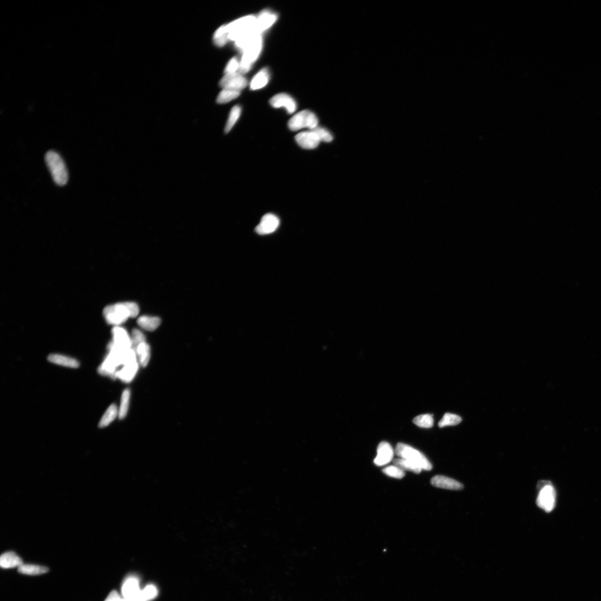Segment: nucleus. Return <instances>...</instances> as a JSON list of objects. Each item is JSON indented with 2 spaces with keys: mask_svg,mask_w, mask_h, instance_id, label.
Segmentation results:
<instances>
[{
  "mask_svg": "<svg viewBox=\"0 0 601 601\" xmlns=\"http://www.w3.org/2000/svg\"><path fill=\"white\" fill-rule=\"evenodd\" d=\"M136 352L139 364L143 367H147L150 357V350L149 345L146 342L139 345L134 350Z\"/></svg>",
  "mask_w": 601,
  "mask_h": 601,
  "instance_id": "4be33fe9",
  "label": "nucleus"
},
{
  "mask_svg": "<svg viewBox=\"0 0 601 601\" xmlns=\"http://www.w3.org/2000/svg\"><path fill=\"white\" fill-rule=\"evenodd\" d=\"M393 463H394L395 465L399 467L404 471L408 470L412 471V472L415 473L419 474L422 470L419 465L410 461L408 459L398 458L393 460Z\"/></svg>",
  "mask_w": 601,
  "mask_h": 601,
  "instance_id": "b1692460",
  "label": "nucleus"
},
{
  "mask_svg": "<svg viewBox=\"0 0 601 601\" xmlns=\"http://www.w3.org/2000/svg\"><path fill=\"white\" fill-rule=\"evenodd\" d=\"M395 453L398 458L408 459L417 464L422 470L429 471L432 468L429 460L423 453L406 444L398 443Z\"/></svg>",
  "mask_w": 601,
  "mask_h": 601,
  "instance_id": "39448f33",
  "label": "nucleus"
},
{
  "mask_svg": "<svg viewBox=\"0 0 601 601\" xmlns=\"http://www.w3.org/2000/svg\"><path fill=\"white\" fill-rule=\"evenodd\" d=\"M431 484L435 487L449 490H461L464 488L462 483L443 475H436L431 479Z\"/></svg>",
  "mask_w": 601,
  "mask_h": 601,
  "instance_id": "dca6fc26",
  "label": "nucleus"
},
{
  "mask_svg": "<svg viewBox=\"0 0 601 601\" xmlns=\"http://www.w3.org/2000/svg\"><path fill=\"white\" fill-rule=\"evenodd\" d=\"M383 471L386 475L396 479H402L406 475L405 471L395 465L385 467Z\"/></svg>",
  "mask_w": 601,
  "mask_h": 601,
  "instance_id": "2f4dec72",
  "label": "nucleus"
},
{
  "mask_svg": "<svg viewBox=\"0 0 601 601\" xmlns=\"http://www.w3.org/2000/svg\"><path fill=\"white\" fill-rule=\"evenodd\" d=\"M50 362L70 368H77L79 363L75 359L60 354H52L48 357Z\"/></svg>",
  "mask_w": 601,
  "mask_h": 601,
  "instance_id": "aec40b11",
  "label": "nucleus"
},
{
  "mask_svg": "<svg viewBox=\"0 0 601 601\" xmlns=\"http://www.w3.org/2000/svg\"><path fill=\"white\" fill-rule=\"evenodd\" d=\"M132 349L134 350L140 344L145 342V338L142 331L138 329H134L131 336Z\"/></svg>",
  "mask_w": 601,
  "mask_h": 601,
  "instance_id": "f704fd0d",
  "label": "nucleus"
},
{
  "mask_svg": "<svg viewBox=\"0 0 601 601\" xmlns=\"http://www.w3.org/2000/svg\"><path fill=\"white\" fill-rule=\"evenodd\" d=\"M413 422L420 428H430L433 426L434 419L430 414H423L415 417Z\"/></svg>",
  "mask_w": 601,
  "mask_h": 601,
  "instance_id": "c756f323",
  "label": "nucleus"
},
{
  "mask_svg": "<svg viewBox=\"0 0 601 601\" xmlns=\"http://www.w3.org/2000/svg\"><path fill=\"white\" fill-rule=\"evenodd\" d=\"M269 72L267 68H263L253 77L250 84L251 89L258 90L265 87L269 81Z\"/></svg>",
  "mask_w": 601,
  "mask_h": 601,
  "instance_id": "6ab92c4d",
  "label": "nucleus"
},
{
  "mask_svg": "<svg viewBox=\"0 0 601 601\" xmlns=\"http://www.w3.org/2000/svg\"><path fill=\"white\" fill-rule=\"evenodd\" d=\"M119 414V411L115 405H111L109 408L106 410L103 417L101 419L99 422L100 428H104V427L109 425L112 421H113Z\"/></svg>",
  "mask_w": 601,
  "mask_h": 601,
  "instance_id": "393cba45",
  "label": "nucleus"
},
{
  "mask_svg": "<svg viewBox=\"0 0 601 601\" xmlns=\"http://www.w3.org/2000/svg\"><path fill=\"white\" fill-rule=\"evenodd\" d=\"M240 92L232 91V90L223 89L217 98V102L219 104L227 103L237 98L240 95Z\"/></svg>",
  "mask_w": 601,
  "mask_h": 601,
  "instance_id": "bb28decb",
  "label": "nucleus"
},
{
  "mask_svg": "<svg viewBox=\"0 0 601 601\" xmlns=\"http://www.w3.org/2000/svg\"><path fill=\"white\" fill-rule=\"evenodd\" d=\"M139 583L134 578H129L124 583L122 587V594L125 599H133L140 597Z\"/></svg>",
  "mask_w": 601,
  "mask_h": 601,
  "instance_id": "f3484780",
  "label": "nucleus"
},
{
  "mask_svg": "<svg viewBox=\"0 0 601 601\" xmlns=\"http://www.w3.org/2000/svg\"><path fill=\"white\" fill-rule=\"evenodd\" d=\"M120 595L116 591H111L105 601H122Z\"/></svg>",
  "mask_w": 601,
  "mask_h": 601,
  "instance_id": "e433bc0d",
  "label": "nucleus"
},
{
  "mask_svg": "<svg viewBox=\"0 0 601 601\" xmlns=\"http://www.w3.org/2000/svg\"><path fill=\"white\" fill-rule=\"evenodd\" d=\"M269 103L275 108H286L289 114L294 113L297 109L295 100L287 94L282 93L274 95L269 100Z\"/></svg>",
  "mask_w": 601,
  "mask_h": 601,
  "instance_id": "f8f14e48",
  "label": "nucleus"
},
{
  "mask_svg": "<svg viewBox=\"0 0 601 601\" xmlns=\"http://www.w3.org/2000/svg\"><path fill=\"white\" fill-rule=\"evenodd\" d=\"M240 66V62H239L237 58H233L228 62L226 66L224 72L226 74L228 73H234L238 71Z\"/></svg>",
  "mask_w": 601,
  "mask_h": 601,
  "instance_id": "c9c22d12",
  "label": "nucleus"
},
{
  "mask_svg": "<svg viewBox=\"0 0 601 601\" xmlns=\"http://www.w3.org/2000/svg\"><path fill=\"white\" fill-rule=\"evenodd\" d=\"M139 312L137 303L132 302L117 303L108 306L104 309V316L106 321L111 325L118 327L130 317H136Z\"/></svg>",
  "mask_w": 601,
  "mask_h": 601,
  "instance_id": "f257e3e1",
  "label": "nucleus"
},
{
  "mask_svg": "<svg viewBox=\"0 0 601 601\" xmlns=\"http://www.w3.org/2000/svg\"><path fill=\"white\" fill-rule=\"evenodd\" d=\"M256 18V29L262 34L263 31L269 29L276 21L277 16L271 11L265 10L262 11Z\"/></svg>",
  "mask_w": 601,
  "mask_h": 601,
  "instance_id": "2eb2a0df",
  "label": "nucleus"
},
{
  "mask_svg": "<svg viewBox=\"0 0 601 601\" xmlns=\"http://www.w3.org/2000/svg\"><path fill=\"white\" fill-rule=\"evenodd\" d=\"M462 421L461 417L456 414L446 413L439 421L438 425L440 428L447 426H454L459 424Z\"/></svg>",
  "mask_w": 601,
  "mask_h": 601,
  "instance_id": "7c9ffc66",
  "label": "nucleus"
},
{
  "mask_svg": "<svg viewBox=\"0 0 601 601\" xmlns=\"http://www.w3.org/2000/svg\"><path fill=\"white\" fill-rule=\"evenodd\" d=\"M246 78L238 72L228 73L224 75L220 82V86L225 89L241 92L247 86Z\"/></svg>",
  "mask_w": 601,
  "mask_h": 601,
  "instance_id": "6e6552de",
  "label": "nucleus"
},
{
  "mask_svg": "<svg viewBox=\"0 0 601 601\" xmlns=\"http://www.w3.org/2000/svg\"><path fill=\"white\" fill-rule=\"evenodd\" d=\"M161 321L159 317L142 316L138 319L139 327L145 330L152 331L159 327Z\"/></svg>",
  "mask_w": 601,
  "mask_h": 601,
  "instance_id": "5701e85b",
  "label": "nucleus"
},
{
  "mask_svg": "<svg viewBox=\"0 0 601 601\" xmlns=\"http://www.w3.org/2000/svg\"><path fill=\"white\" fill-rule=\"evenodd\" d=\"M113 341L110 343L116 349L127 351L132 349L131 337L124 328L116 327L113 329Z\"/></svg>",
  "mask_w": 601,
  "mask_h": 601,
  "instance_id": "1a4fd4ad",
  "label": "nucleus"
},
{
  "mask_svg": "<svg viewBox=\"0 0 601 601\" xmlns=\"http://www.w3.org/2000/svg\"><path fill=\"white\" fill-rule=\"evenodd\" d=\"M256 19L257 18L255 16L249 15L225 25L226 29L228 32L229 41L235 42L239 39L253 33L261 34L256 29Z\"/></svg>",
  "mask_w": 601,
  "mask_h": 601,
  "instance_id": "f03ea898",
  "label": "nucleus"
},
{
  "mask_svg": "<svg viewBox=\"0 0 601 601\" xmlns=\"http://www.w3.org/2000/svg\"><path fill=\"white\" fill-rule=\"evenodd\" d=\"M157 589L153 585H149L146 587L141 593H140V597H141L143 601H149L153 599L156 596Z\"/></svg>",
  "mask_w": 601,
  "mask_h": 601,
  "instance_id": "473e14b6",
  "label": "nucleus"
},
{
  "mask_svg": "<svg viewBox=\"0 0 601 601\" xmlns=\"http://www.w3.org/2000/svg\"><path fill=\"white\" fill-rule=\"evenodd\" d=\"M241 107L239 105H235L232 109L228 117V121L225 127L226 133H229L236 123L241 114Z\"/></svg>",
  "mask_w": 601,
  "mask_h": 601,
  "instance_id": "cd10ccee",
  "label": "nucleus"
},
{
  "mask_svg": "<svg viewBox=\"0 0 601 601\" xmlns=\"http://www.w3.org/2000/svg\"><path fill=\"white\" fill-rule=\"evenodd\" d=\"M538 489L540 490L537 498L536 504L539 508L545 512H552L556 503V492L551 483L547 481L538 482Z\"/></svg>",
  "mask_w": 601,
  "mask_h": 601,
  "instance_id": "423d86ee",
  "label": "nucleus"
},
{
  "mask_svg": "<svg viewBox=\"0 0 601 601\" xmlns=\"http://www.w3.org/2000/svg\"><path fill=\"white\" fill-rule=\"evenodd\" d=\"M394 452L389 443L382 442L377 449V456L374 459V463L379 467H382L390 463L394 458Z\"/></svg>",
  "mask_w": 601,
  "mask_h": 601,
  "instance_id": "ddd939ff",
  "label": "nucleus"
},
{
  "mask_svg": "<svg viewBox=\"0 0 601 601\" xmlns=\"http://www.w3.org/2000/svg\"><path fill=\"white\" fill-rule=\"evenodd\" d=\"M279 218L272 213L264 216L259 224L256 227V232L261 235L271 234L276 231L279 226Z\"/></svg>",
  "mask_w": 601,
  "mask_h": 601,
  "instance_id": "9d476101",
  "label": "nucleus"
},
{
  "mask_svg": "<svg viewBox=\"0 0 601 601\" xmlns=\"http://www.w3.org/2000/svg\"><path fill=\"white\" fill-rule=\"evenodd\" d=\"M130 398V390L126 389L124 391L122 395L121 404L118 414L119 418L121 419L125 418L127 415Z\"/></svg>",
  "mask_w": 601,
  "mask_h": 601,
  "instance_id": "c85d7f7f",
  "label": "nucleus"
},
{
  "mask_svg": "<svg viewBox=\"0 0 601 601\" xmlns=\"http://www.w3.org/2000/svg\"><path fill=\"white\" fill-rule=\"evenodd\" d=\"M263 47L262 35H258L253 38L246 45L243 51V57L240 61L238 72L242 75L246 74L251 69L253 64L259 57Z\"/></svg>",
  "mask_w": 601,
  "mask_h": 601,
  "instance_id": "20e7f679",
  "label": "nucleus"
},
{
  "mask_svg": "<svg viewBox=\"0 0 601 601\" xmlns=\"http://www.w3.org/2000/svg\"><path fill=\"white\" fill-rule=\"evenodd\" d=\"M45 159L54 182L59 186H64L68 181L69 176L63 158L56 151L50 150Z\"/></svg>",
  "mask_w": 601,
  "mask_h": 601,
  "instance_id": "7ed1b4c3",
  "label": "nucleus"
},
{
  "mask_svg": "<svg viewBox=\"0 0 601 601\" xmlns=\"http://www.w3.org/2000/svg\"><path fill=\"white\" fill-rule=\"evenodd\" d=\"M22 565H23V561L14 552H5L0 558V566L4 569L19 567Z\"/></svg>",
  "mask_w": 601,
  "mask_h": 601,
  "instance_id": "a211bd4d",
  "label": "nucleus"
},
{
  "mask_svg": "<svg viewBox=\"0 0 601 601\" xmlns=\"http://www.w3.org/2000/svg\"><path fill=\"white\" fill-rule=\"evenodd\" d=\"M317 134L319 139L321 142L329 143L333 140L332 135L327 130L322 127H317L316 128L312 129Z\"/></svg>",
  "mask_w": 601,
  "mask_h": 601,
  "instance_id": "72a5a7b5",
  "label": "nucleus"
},
{
  "mask_svg": "<svg viewBox=\"0 0 601 601\" xmlns=\"http://www.w3.org/2000/svg\"><path fill=\"white\" fill-rule=\"evenodd\" d=\"M213 41L218 47L225 46L229 41L228 32L226 29L225 25L221 26L215 32L214 36H213Z\"/></svg>",
  "mask_w": 601,
  "mask_h": 601,
  "instance_id": "a878e982",
  "label": "nucleus"
},
{
  "mask_svg": "<svg viewBox=\"0 0 601 601\" xmlns=\"http://www.w3.org/2000/svg\"><path fill=\"white\" fill-rule=\"evenodd\" d=\"M49 571L47 567L35 565H22L18 567L20 574L29 576H37L47 574Z\"/></svg>",
  "mask_w": 601,
  "mask_h": 601,
  "instance_id": "412c9836",
  "label": "nucleus"
},
{
  "mask_svg": "<svg viewBox=\"0 0 601 601\" xmlns=\"http://www.w3.org/2000/svg\"><path fill=\"white\" fill-rule=\"evenodd\" d=\"M295 140L300 147L305 149L316 148L321 140L313 130L302 132L296 135Z\"/></svg>",
  "mask_w": 601,
  "mask_h": 601,
  "instance_id": "9b49d317",
  "label": "nucleus"
},
{
  "mask_svg": "<svg viewBox=\"0 0 601 601\" xmlns=\"http://www.w3.org/2000/svg\"><path fill=\"white\" fill-rule=\"evenodd\" d=\"M318 121L315 114L310 110H303L292 117L288 123L290 130L297 131L303 128L310 130L318 127Z\"/></svg>",
  "mask_w": 601,
  "mask_h": 601,
  "instance_id": "0eeeda50",
  "label": "nucleus"
},
{
  "mask_svg": "<svg viewBox=\"0 0 601 601\" xmlns=\"http://www.w3.org/2000/svg\"><path fill=\"white\" fill-rule=\"evenodd\" d=\"M139 365L137 359L129 360L123 365L116 374L115 378L120 379L126 383H129L135 377L138 370Z\"/></svg>",
  "mask_w": 601,
  "mask_h": 601,
  "instance_id": "4468645a",
  "label": "nucleus"
}]
</instances>
